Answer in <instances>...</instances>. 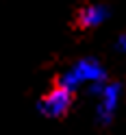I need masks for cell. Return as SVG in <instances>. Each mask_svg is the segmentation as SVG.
<instances>
[{
	"label": "cell",
	"mask_w": 126,
	"mask_h": 135,
	"mask_svg": "<svg viewBox=\"0 0 126 135\" xmlns=\"http://www.w3.org/2000/svg\"><path fill=\"white\" fill-rule=\"evenodd\" d=\"M74 100H76V94L74 89L68 85V83L59 81V76L50 83V87L39 96V111L41 115L50 118V120H63L65 115L72 111Z\"/></svg>",
	"instance_id": "obj_1"
},
{
	"label": "cell",
	"mask_w": 126,
	"mask_h": 135,
	"mask_svg": "<svg viewBox=\"0 0 126 135\" xmlns=\"http://www.w3.org/2000/svg\"><path fill=\"white\" fill-rule=\"evenodd\" d=\"M104 18H107L104 7L94 4V2H83V4H78L76 9H74V15H72V28L78 31V33H83V31H91V28H96Z\"/></svg>",
	"instance_id": "obj_2"
},
{
	"label": "cell",
	"mask_w": 126,
	"mask_h": 135,
	"mask_svg": "<svg viewBox=\"0 0 126 135\" xmlns=\"http://www.w3.org/2000/svg\"><path fill=\"white\" fill-rule=\"evenodd\" d=\"M124 48H126V39H124Z\"/></svg>",
	"instance_id": "obj_3"
}]
</instances>
